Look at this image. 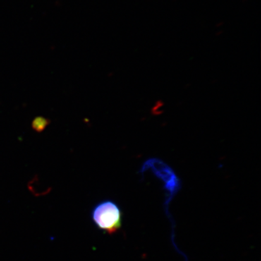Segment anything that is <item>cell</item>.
I'll return each mask as SVG.
<instances>
[{"mask_svg": "<svg viewBox=\"0 0 261 261\" xmlns=\"http://www.w3.org/2000/svg\"><path fill=\"white\" fill-rule=\"evenodd\" d=\"M49 123H50V121L48 118L43 116H38L33 120L32 126L33 129L35 132L40 133L46 129Z\"/></svg>", "mask_w": 261, "mask_h": 261, "instance_id": "7a4b0ae2", "label": "cell"}, {"mask_svg": "<svg viewBox=\"0 0 261 261\" xmlns=\"http://www.w3.org/2000/svg\"><path fill=\"white\" fill-rule=\"evenodd\" d=\"M91 216L94 224L108 234L116 233L123 223L121 209L116 202L111 200L98 202L92 209Z\"/></svg>", "mask_w": 261, "mask_h": 261, "instance_id": "6da1fadb", "label": "cell"}]
</instances>
